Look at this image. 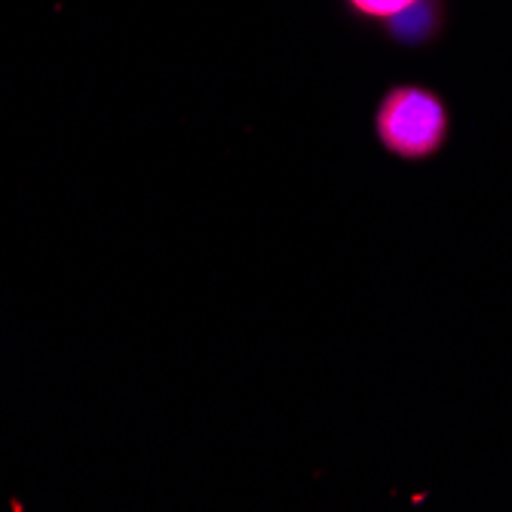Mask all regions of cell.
Masks as SVG:
<instances>
[{
  "label": "cell",
  "mask_w": 512,
  "mask_h": 512,
  "mask_svg": "<svg viewBox=\"0 0 512 512\" xmlns=\"http://www.w3.org/2000/svg\"><path fill=\"white\" fill-rule=\"evenodd\" d=\"M384 28L399 46H427L445 28V0H414L411 7L390 16Z\"/></svg>",
  "instance_id": "2"
},
{
  "label": "cell",
  "mask_w": 512,
  "mask_h": 512,
  "mask_svg": "<svg viewBox=\"0 0 512 512\" xmlns=\"http://www.w3.org/2000/svg\"><path fill=\"white\" fill-rule=\"evenodd\" d=\"M350 10L365 16V19H378V22H387L390 16L402 13L405 7H411L414 0H347Z\"/></svg>",
  "instance_id": "3"
},
{
  "label": "cell",
  "mask_w": 512,
  "mask_h": 512,
  "mask_svg": "<svg viewBox=\"0 0 512 512\" xmlns=\"http://www.w3.org/2000/svg\"><path fill=\"white\" fill-rule=\"evenodd\" d=\"M448 105L439 92L421 83H399L387 89L375 111V132L384 151L399 160L421 163L436 157L448 142Z\"/></svg>",
  "instance_id": "1"
}]
</instances>
